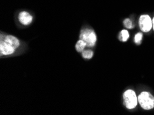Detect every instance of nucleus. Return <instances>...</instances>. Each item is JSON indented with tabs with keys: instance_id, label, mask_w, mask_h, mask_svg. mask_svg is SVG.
<instances>
[{
	"instance_id": "3",
	"label": "nucleus",
	"mask_w": 154,
	"mask_h": 115,
	"mask_svg": "<svg viewBox=\"0 0 154 115\" xmlns=\"http://www.w3.org/2000/svg\"><path fill=\"white\" fill-rule=\"evenodd\" d=\"M123 101L125 106L129 110L134 109L138 104V98L133 90H127L124 92Z\"/></svg>"
},
{
	"instance_id": "5",
	"label": "nucleus",
	"mask_w": 154,
	"mask_h": 115,
	"mask_svg": "<svg viewBox=\"0 0 154 115\" xmlns=\"http://www.w3.org/2000/svg\"><path fill=\"white\" fill-rule=\"evenodd\" d=\"M140 29L144 32H148L153 28L152 19L148 15H142L139 19Z\"/></svg>"
},
{
	"instance_id": "4",
	"label": "nucleus",
	"mask_w": 154,
	"mask_h": 115,
	"mask_svg": "<svg viewBox=\"0 0 154 115\" xmlns=\"http://www.w3.org/2000/svg\"><path fill=\"white\" fill-rule=\"evenodd\" d=\"M80 39L85 41L87 47H93L96 44L97 35L93 29H85L81 30Z\"/></svg>"
},
{
	"instance_id": "10",
	"label": "nucleus",
	"mask_w": 154,
	"mask_h": 115,
	"mask_svg": "<svg viewBox=\"0 0 154 115\" xmlns=\"http://www.w3.org/2000/svg\"><path fill=\"white\" fill-rule=\"evenodd\" d=\"M142 38H143V35H142V32H138V33H137L136 35H135V37H134V41H135V43L136 44H141V41L142 40Z\"/></svg>"
},
{
	"instance_id": "8",
	"label": "nucleus",
	"mask_w": 154,
	"mask_h": 115,
	"mask_svg": "<svg viewBox=\"0 0 154 115\" xmlns=\"http://www.w3.org/2000/svg\"><path fill=\"white\" fill-rule=\"evenodd\" d=\"M129 38V33L127 30H122L120 34V40L125 42Z\"/></svg>"
},
{
	"instance_id": "12",
	"label": "nucleus",
	"mask_w": 154,
	"mask_h": 115,
	"mask_svg": "<svg viewBox=\"0 0 154 115\" xmlns=\"http://www.w3.org/2000/svg\"><path fill=\"white\" fill-rule=\"evenodd\" d=\"M152 22H153V29L154 30V17L153 18V20H152Z\"/></svg>"
},
{
	"instance_id": "6",
	"label": "nucleus",
	"mask_w": 154,
	"mask_h": 115,
	"mask_svg": "<svg viewBox=\"0 0 154 115\" xmlns=\"http://www.w3.org/2000/svg\"><path fill=\"white\" fill-rule=\"evenodd\" d=\"M18 18L20 22L25 26L29 25L32 22V17L26 11L21 12Z\"/></svg>"
},
{
	"instance_id": "2",
	"label": "nucleus",
	"mask_w": 154,
	"mask_h": 115,
	"mask_svg": "<svg viewBox=\"0 0 154 115\" xmlns=\"http://www.w3.org/2000/svg\"><path fill=\"white\" fill-rule=\"evenodd\" d=\"M137 98L138 104L144 110H149L154 107V97L149 92H142L137 97Z\"/></svg>"
},
{
	"instance_id": "7",
	"label": "nucleus",
	"mask_w": 154,
	"mask_h": 115,
	"mask_svg": "<svg viewBox=\"0 0 154 115\" xmlns=\"http://www.w3.org/2000/svg\"><path fill=\"white\" fill-rule=\"evenodd\" d=\"M86 47H87L86 44L83 40L80 39L75 44V50L78 51V53H82V51L85 50Z\"/></svg>"
},
{
	"instance_id": "1",
	"label": "nucleus",
	"mask_w": 154,
	"mask_h": 115,
	"mask_svg": "<svg viewBox=\"0 0 154 115\" xmlns=\"http://www.w3.org/2000/svg\"><path fill=\"white\" fill-rule=\"evenodd\" d=\"M20 46V41L13 35H8L1 37L0 54L1 56L11 55L17 50Z\"/></svg>"
},
{
	"instance_id": "9",
	"label": "nucleus",
	"mask_w": 154,
	"mask_h": 115,
	"mask_svg": "<svg viewBox=\"0 0 154 115\" xmlns=\"http://www.w3.org/2000/svg\"><path fill=\"white\" fill-rule=\"evenodd\" d=\"M83 58L86 59H90L93 57V52L91 50H84L82 53Z\"/></svg>"
},
{
	"instance_id": "11",
	"label": "nucleus",
	"mask_w": 154,
	"mask_h": 115,
	"mask_svg": "<svg viewBox=\"0 0 154 115\" xmlns=\"http://www.w3.org/2000/svg\"><path fill=\"white\" fill-rule=\"evenodd\" d=\"M124 26H125L127 29H131L134 27L132 21L130 20L129 19H126V20H125V21H124Z\"/></svg>"
}]
</instances>
